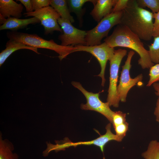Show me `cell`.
Returning a JSON list of instances; mask_svg holds the SVG:
<instances>
[{"label":"cell","mask_w":159,"mask_h":159,"mask_svg":"<svg viewBox=\"0 0 159 159\" xmlns=\"http://www.w3.org/2000/svg\"><path fill=\"white\" fill-rule=\"evenodd\" d=\"M153 13L139 7L136 0H129L122 11L120 24L127 27L140 39L150 40L153 37Z\"/></svg>","instance_id":"obj_1"},{"label":"cell","mask_w":159,"mask_h":159,"mask_svg":"<svg viewBox=\"0 0 159 159\" xmlns=\"http://www.w3.org/2000/svg\"><path fill=\"white\" fill-rule=\"evenodd\" d=\"M104 41L112 47H126L136 52L140 57L138 64L143 69L150 68L154 65L148 51L145 49L140 38L122 24H118L112 34L106 37Z\"/></svg>","instance_id":"obj_2"},{"label":"cell","mask_w":159,"mask_h":159,"mask_svg":"<svg viewBox=\"0 0 159 159\" xmlns=\"http://www.w3.org/2000/svg\"><path fill=\"white\" fill-rule=\"evenodd\" d=\"M7 37L25 45L35 48L48 49L54 51L59 54L58 57L61 61L75 49L74 46H64L59 45L53 40H45L35 34H29L17 31L8 32Z\"/></svg>","instance_id":"obj_3"},{"label":"cell","mask_w":159,"mask_h":159,"mask_svg":"<svg viewBox=\"0 0 159 159\" xmlns=\"http://www.w3.org/2000/svg\"><path fill=\"white\" fill-rule=\"evenodd\" d=\"M122 14V11L111 12L104 17L95 27L87 31L86 46H93L101 44L102 40L108 36L111 29L121 23Z\"/></svg>","instance_id":"obj_4"},{"label":"cell","mask_w":159,"mask_h":159,"mask_svg":"<svg viewBox=\"0 0 159 159\" xmlns=\"http://www.w3.org/2000/svg\"><path fill=\"white\" fill-rule=\"evenodd\" d=\"M127 53V50L124 49H119L115 50L114 56L110 61L109 85L107 102L110 106L117 108L119 105L120 101L117 93L118 72L121 61Z\"/></svg>","instance_id":"obj_5"},{"label":"cell","mask_w":159,"mask_h":159,"mask_svg":"<svg viewBox=\"0 0 159 159\" xmlns=\"http://www.w3.org/2000/svg\"><path fill=\"white\" fill-rule=\"evenodd\" d=\"M111 128V124L109 123L106 126V132L105 134L101 135L97 138L91 141L73 143L68 141L67 139H64V140L55 141V145L49 143L47 145V150L49 152L53 150L58 152L64 150L65 148L72 146L75 147L80 145H93L99 147L103 153L104 146L108 142L112 140L118 142L122 141L116 135L112 132Z\"/></svg>","instance_id":"obj_6"},{"label":"cell","mask_w":159,"mask_h":159,"mask_svg":"<svg viewBox=\"0 0 159 159\" xmlns=\"http://www.w3.org/2000/svg\"><path fill=\"white\" fill-rule=\"evenodd\" d=\"M72 84L82 93L86 99V103L81 104V109L99 112L105 117L111 123H112V116L114 112L110 109V106L107 102H104L100 99V92L93 93L89 92L82 87L80 82H77L72 81Z\"/></svg>","instance_id":"obj_7"},{"label":"cell","mask_w":159,"mask_h":159,"mask_svg":"<svg viewBox=\"0 0 159 159\" xmlns=\"http://www.w3.org/2000/svg\"><path fill=\"white\" fill-rule=\"evenodd\" d=\"M135 54L133 50L128 52L125 64L122 66L119 84L117 87V95L118 99L121 102H125L127 94L130 90L139 82H141L143 75H138L134 78H131L130 70L131 67L132 59Z\"/></svg>","instance_id":"obj_8"},{"label":"cell","mask_w":159,"mask_h":159,"mask_svg":"<svg viewBox=\"0 0 159 159\" xmlns=\"http://www.w3.org/2000/svg\"><path fill=\"white\" fill-rule=\"evenodd\" d=\"M74 47L75 49L74 52L78 51L87 52L97 59L101 67L100 72L97 76L101 78V85L104 87L106 81L105 74L107 63L113 57L115 51L114 48L110 47L105 42L93 46L76 45Z\"/></svg>","instance_id":"obj_9"},{"label":"cell","mask_w":159,"mask_h":159,"mask_svg":"<svg viewBox=\"0 0 159 159\" xmlns=\"http://www.w3.org/2000/svg\"><path fill=\"white\" fill-rule=\"evenodd\" d=\"M58 22L63 32L58 37L61 45L68 46L86 45L87 31L80 30L74 26L69 21L59 18Z\"/></svg>","instance_id":"obj_10"},{"label":"cell","mask_w":159,"mask_h":159,"mask_svg":"<svg viewBox=\"0 0 159 159\" xmlns=\"http://www.w3.org/2000/svg\"><path fill=\"white\" fill-rule=\"evenodd\" d=\"M24 15L26 17L32 16L38 19L44 27L46 35L54 31L63 32L58 22L60 16L51 6L43 8L30 13H24Z\"/></svg>","instance_id":"obj_11"},{"label":"cell","mask_w":159,"mask_h":159,"mask_svg":"<svg viewBox=\"0 0 159 159\" xmlns=\"http://www.w3.org/2000/svg\"><path fill=\"white\" fill-rule=\"evenodd\" d=\"M117 0H96L90 14L98 23L111 13Z\"/></svg>","instance_id":"obj_12"},{"label":"cell","mask_w":159,"mask_h":159,"mask_svg":"<svg viewBox=\"0 0 159 159\" xmlns=\"http://www.w3.org/2000/svg\"><path fill=\"white\" fill-rule=\"evenodd\" d=\"M23 6L13 0H0V14L4 17L12 16L17 18L21 17Z\"/></svg>","instance_id":"obj_13"},{"label":"cell","mask_w":159,"mask_h":159,"mask_svg":"<svg viewBox=\"0 0 159 159\" xmlns=\"http://www.w3.org/2000/svg\"><path fill=\"white\" fill-rule=\"evenodd\" d=\"M40 22V20L37 17L26 19H20L11 17L7 18L6 22L3 25H0V30L9 29L12 31L17 30L26 27L31 24H34Z\"/></svg>","instance_id":"obj_14"},{"label":"cell","mask_w":159,"mask_h":159,"mask_svg":"<svg viewBox=\"0 0 159 159\" xmlns=\"http://www.w3.org/2000/svg\"><path fill=\"white\" fill-rule=\"evenodd\" d=\"M26 49L31 50L38 54L37 48L25 45L20 42L9 39L6 44V48L0 54V66L4 63L8 57L13 52L20 49Z\"/></svg>","instance_id":"obj_15"},{"label":"cell","mask_w":159,"mask_h":159,"mask_svg":"<svg viewBox=\"0 0 159 159\" xmlns=\"http://www.w3.org/2000/svg\"><path fill=\"white\" fill-rule=\"evenodd\" d=\"M50 5L58 13L61 18L74 22L73 17L70 14L67 0H51Z\"/></svg>","instance_id":"obj_16"},{"label":"cell","mask_w":159,"mask_h":159,"mask_svg":"<svg viewBox=\"0 0 159 159\" xmlns=\"http://www.w3.org/2000/svg\"><path fill=\"white\" fill-rule=\"evenodd\" d=\"M14 149L12 143L7 139L3 140L2 134H0V159H19Z\"/></svg>","instance_id":"obj_17"},{"label":"cell","mask_w":159,"mask_h":159,"mask_svg":"<svg viewBox=\"0 0 159 159\" xmlns=\"http://www.w3.org/2000/svg\"><path fill=\"white\" fill-rule=\"evenodd\" d=\"M70 12L74 13L80 19H81L84 11L82 9L83 5L88 2H91L94 5L96 1L93 0H67Z\"/></svg>","instance_id":"obj_18"},{"label":"cell","mask_w":159,"mask_h":159,"mask_svg":"<svg viewBox=\"0 0 159 159\" xmlns=\"http://www.w3.org/2000/svg\"><path fill=\"white\" fill-rule=\"evenodd\" d=\"M142 156L145 159H159V142L156 140L151 141Z\"/></svg>","instance_id":"obj_19"},{"label":"cell","mask_w":159,"mask_h":159,"mask_svg":"<svg viewBox=\"0 0 159 159\" xmlns=\"http://www.w3.org/2000/svg\"><path fill=\"white\" fill-rule=\"evenodd\" d=\"M148 46V51L152 62L154 64L159 63V37H154L153 42Z\"/></svg>","instance_id":"obj_20"},{"label":"cell","mask_w":159,"mask_h":159,"mask_svg":"<svg viewBox=\"0 0 159 159\" xmlns=\"http://www.w3.org/2000/svg\"><path fill=\"white\" fill-rule=\"evenodd\" d=\"M138 6L144 8L147 7L153 14L159 11V0H136Z\"/></svg>","instance_id":"obj_21"},{"label":"cell","mask_w":159,"mask_h":159,"mask_svg":"<svg viewBox=\"0 0 159 159\" xmlns=\"http://www.w3.org/2000/svg\"><path fill=\"white\" fill-rule=\"evenodd\" d=\"M149 76L147 86L150 87L159 81V63L154 65L150 68Z\"/></svg>","instance_id":"obj_22"},{"label":"cell","mask_w":159,"mask_h":159,"mask_svg":"<svg viewBox=\"0 0 159 159\" xmlns=\"http://www.w3.org/2000/svg\"><path fill=\"white\" fill-rule=\"evenodd\" d=\"M126 114L120 111L114 112L112 116V123L113 127L126 122Z\"/></svg>","instance_id":"obj_23"},{"label":"cell","mask_w":159,"mask_h":159,"mask_svg":"<svg viewBox=\"0 0 159 159\" xmlns=\"http://www.w3.org/2000/svg\"><path fill=\"white\" fill-rule=\"evenodd\" d=\"M129 124L126 122L114 127L116 135L122 140L128 130Z\"/></svg>","instance_id":"obj_24"},{"label":"cell","mask_w":159,"mask_h":159,"mask_svg":"<svg viewBox=\"0 0 159 159\" xmlns=\"http://www.w3.org/2000/svg\"><path fill=\"white\" fill-rule=\"evenodd\" d=\"M51 0H31L34 11L50 5Z\"/></svg>","instance_id":"obj_25"},{"label":"cell","mask_w":159,"mask_h":159,"mask_svg":"<svg viewBox=\"0 0 159 159\" xmlns=\"http://www.w3.org/2000/svg\"><path fill=\"white\" fill-rule=\"evenodd\" d=\"M129 1V0H117L112 9L111 12L122 11L127 7Z\"/></svg>","instance_id":"obj_26"},{"label":"cell","mask_w":159,"mask_h":159,"mask_svg":"<svg viewBox=\"0 0 159 159\" xmlns=\"http://www.w3.org/2000/svg\"><path fill=\"white\" fill-rule=\"evenodd\" d=\"M153 18L155 19L153 22V37H159V11L153 14Z\"/></svg>","instance_id":"obj_27"},{"label":"cell","mask_w":159,"mask_h":159,"mask_svg":"<svg viewBox=\"0 0 159 159\" xmlns=\"http://www.w3.org/2000/svg\"><path fill=\"white\" fill-rule=\"evenodd\" d=\"M16 1H20L25 7L26 12L30 13L33 12L31 0H18Z\"/></svg>","instance_id":"obj_28"},{"label":"cell","mask_w":159,"mask_h":159,"mask_svg":"<svg viewBox=\"0 0 159 159\" xmlns=\"http://www.w3.org/2000/svg\"><path fill=\"white\" fill-rule=\"evenodd\" d=\"M154 114L156 117V121L159 122V96L157 100Z\"/></svg>","instance_id":"obj_29"},{"label":"cell","mask_w":159,"mask_h":159,"mask_svg":"<svg viewBox=\"0 0 159 159\" xmlns=\"http://www.w3.org/2000/svg\"><path fill=\"white\" fill-rule=\"evenodd\" d=\"M153 87L155 91V95L159 96V83L155 82L153 84Z\"/></svg>","instance_id":"obj_30"},{"label":"cell","mask_w":159,"mask_h":159,"mask_svg":"<svg viewBox=\"0 0 159 159\" xmlns=\"http://www.w3.org/2000/svg\"><path fill=\"white\" fill-rule=\"evenodd\" d=\"M6 19H7L0 14V24L1 25L4 24L6 22Z\"/></svg>","instance_id":"obj_31"}]
</instances>
